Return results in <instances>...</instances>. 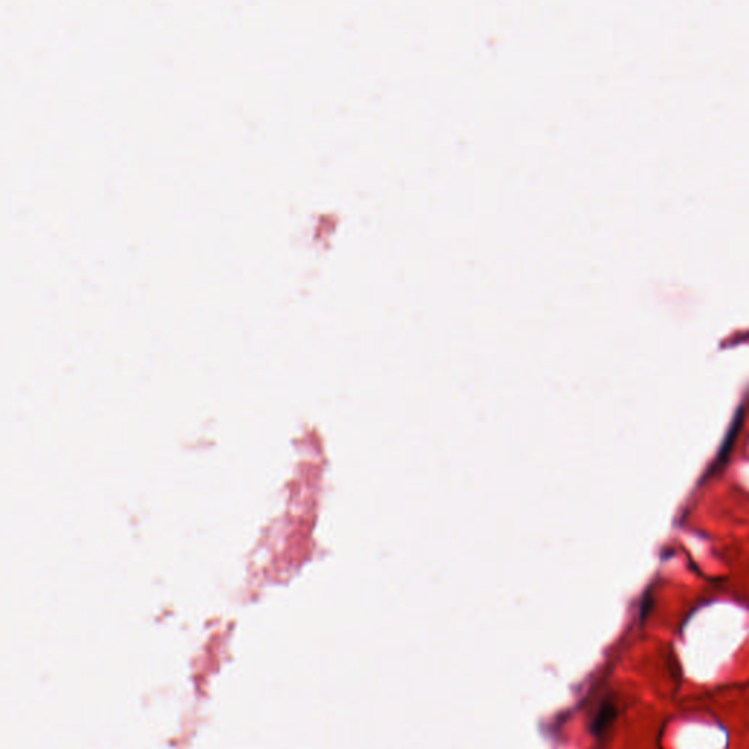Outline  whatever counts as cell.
Returning a JSON list of instances; mask_svg holds the SVG:
<instances>
[{
    "mask_svg": "<svg viewBox=\"0 0 749 749\" xmlns=\"http://www.w3.org/2000/svg\"><path fill=\"white\" fill-rule=\"evenodd\" d=\"M618 717V710L615 707V704L612 701H604L603 704L600 706L596 717H595V721H593V733L596 738L602 739L607 735V732L610 731L612 724L615 723Z\"/></svg>",
    "mask_w": 749,
    "mask_h": 749,
    "instance_id": "cell-1",
    "label": "cell"
}]
</instances>
